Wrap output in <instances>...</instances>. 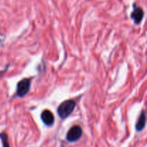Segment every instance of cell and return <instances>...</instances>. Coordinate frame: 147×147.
Listing matches in <instances>:
<instances>
[{"label":"cell","mask_w":147,"mask_h":147,"mask_svg":"<svg viewBox=\"0 0 147 147\" xmlns=\"http://www.w3.org/2000/svg\"><path fill=\"white\" fill-rule=\"evenodd\" d=\"M76 106V102L72 100V99H69V100H66L63 101V103H60V106H58L57 109V112L59 117L63 119V120L67 119V117H69L72 114Z\"/></svg>","instance_id":"1"},{"label":"cell","mask_w":147,"mask_h":147,"mask_svg":"<svg viewBox=\"0 0 147 147\" xmlns=\"http://www.w3.org/2000/svg\"><path fill=\"white\" fill-rule=\"evenodd\" d=\"M31 78H23L20 80L17 85L15 96L18 98H24L30 92L31 88Z\"/></svg>","instance_id":"2"},{"label":"cell","mask_w":147,"mask_h":147,"mask_svg":"<svg viewBox=\"0 0 147 147\" xmlns=\"http://www.w3.org/2000/svg\"><path fill=\"white\" fill-rule=\"evenodd\" d=\"M83 135V129L80 126H73L69 129L66 134V140L68 142H76L81 138Z\"/></svg>","instance_id":"3"},{"label":"cell","mask_w":147,"mask_h":147,"mask_svg":"<svg viewBox=\"0 0 147 147\" xmlns=\"http://www.w3.org/2000/svg\"><path fill=\"white\" fill-rule=\"evenodd\" d=\"M144 17V11L143 9L138 7L136 4H133V11L131 13L130 17L136 24H141Z\"/></svg>","instance_id":"4"},{"label":"cell","mask_w":147,"mask_h":147,"mask_svg":"<svg viewBox=\"0 0 147 147\" xmlns=\"http://www.w3.org/2000/svg\"><path fill=\"white\" fill-rule=\"evenodd\" d=\"M40 118L42 123L47 126H52L55 123V117L53 113L49 110H44L41 113Z\"/></svg>","instance_id":"5"},{"label":"cell","mask_w":147,"mask_h":147,"mask_svg":"<svg viewBox=\"0 0 147 147\" xmlns=\"http://www.w3.org/2000/svg\"><path fill=\"white\" fill-rule=\"evenodd\" d=\"M146 113L144 110L142 111V112L140 113L139 115V117L138 119L137 122L136 123V126H135V129H136V131L141 132L144 130V129L146 126Z\"/></svg>","instance_id":"6"},{"label":"cell","mask_w":147,"mask_h":147,"mask_svg":"<svg viewBox=\"0 0 147 147\" xmlns=\"http://www.w3.org/2000/svg\"><path fill=\"white\" fill-rule=\"evenodd\" d=\"M0 139L2 143V147H10L9 144L8 136L7 134L4 133V132L0 134Z\"/></svg>","instance_id":"7"},{"label":"cell","mask_w":147,"mask_h":147,"mask_svg":"<svg viewBox=\"0 0 147 147\" xmlns=\"http://www.w3.org/2000/svg\"><path fill=\"white\" fill-rule=\"evenodd\" d=\"M7 70V69H6V70H4H4H3V71H0V76H1V75H2L3 74V73H4V72H5L6 71V70Z\"/></svg>","instance_id":"8"},{"label":"cell","mask_w":147,"mask_h":147,"mask_svg":"<svg viewBox=\"0 0 147 147\" xmlns=\"http://www.w3.org/2000/svg\"><path fill=\"white\" fill-rule=\"evenodd\" d=\"M0 42H1V40H0Z\"/></svg>","instance_id":"9"}]
</instances>
